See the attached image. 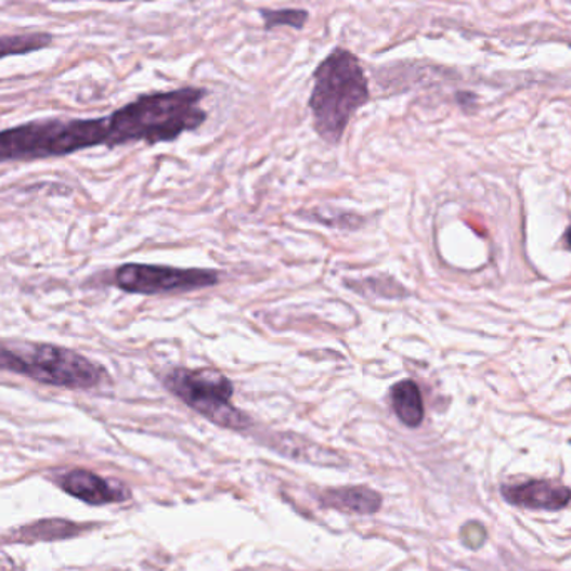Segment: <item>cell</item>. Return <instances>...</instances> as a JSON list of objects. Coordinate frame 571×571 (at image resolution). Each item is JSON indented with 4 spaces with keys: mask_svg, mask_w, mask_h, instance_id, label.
<instances>
[{
    "mask_svg": "<svg viewBox=\"0 0 571 571\" xmlns=\"http://www.w3.org/2000/svg\"><path fill=\"white\" fill-rule=\"evenodd\" d=\"M208 95L203 88H181L172 91L139 95L126 106L107 116V147L129 142H172L184 132L196 131L208 119L200 102Z\"/></svg>",
    "mask_w": 571,
    "mask_h": 571,
    "instance_id": "obj_1",
    "label": "cell"
},
{
    "mask_svg": "<svg viewBox=\"0 0 571 571\" xmlns=\"http://www.w3.org/2000/svg\"><path fill=\"white\" fill-rule=\"evenodd\" d=\"M372 99L363 64L350 49L335 48L313 73L310 106L313 128L329 146H338L351 119Z\"/></svg>",
    "mask_w": 571,
    "mask_h": 571,
    "instance_id": "obj_2",
    "label": "cell"
},
{
    "mask_svg": "<svg viewBox=\"0 0 571 571\" xmlns=\"http://www.w3.org/2000/svg\"><path fill=\"white\" fill-rule=\"evenodd\" d=\"M107 117L30 120L0 131V165L107 146Z\"/></svg>",
    "mask_w": 571,
    "mask_h": 571,
    "instance_id": "obj_3",
    "label": "cell"
},
{
    "mask_svg": "<svg viewBox=\"0 0 571 571\" xmlns=\"http://www.w3.org/2000/svg\"><path fill=\"white\" fill-rule=\"evenodd\" d=\"M0 369L69 390H92L109 381L106 369L94 361L46 342L0 339Z\"/></svg>",
    "mask_w": 571,
    "mask_h": 571,
    "instance_id": "obj_4",
    "label": "cell"
},
{
    "mask_svg": "<svg viewBox=\"0 0 571 571\" xmlns=\"http://www.w3.org/2000/svg\"><path fill=\"white\" fill-rule=\"evenodd\" d=\"M163 385L197 415L221 428L244 431L252 426V419L234 406L233 382L218 369H169L163 376Z\"/></svg>",
    "mask_w": 571,
    "mask_h": 571,
    "instance_id": "obj_5",
    "label": "cell"
},
{
    "mask_svg": "<svg viewBox=\"0 0 571 571\" xmlns=\"http://www.w3.org/2000/svg\"><path fill=\"white\" fill-rule=\"evenodd\" d=\"M114 281L117 288L131 295L156 296L212 288L219 283V274L212 270H184L128 262L116 271Z\"/></svg>",
    "mask_w": 571,
    "mask_h": 571,
    "instance_id": "obj_6",
    "label": "cell"
},
{
    "mask_svg": "<svg viewBox=\"0 0 571 571\" xmlns=\"http://www.w3.org/2000/svg\"><path fill=\"white\" fill-rule=\"evenodd\" d=\"M502 495L509 505L530 509L557 511L571 502V490L560 481L532 480L527 483L508 484L502 488Z\"/></svg>",
    "mask_w": 571,
    "mask_h": 571,
    "instance_id": "obj_7",
    "label": "cell"
},
{
    "mask_svg": "<svg viewBox=\"0 0 571 571\" xmlns=\"http://www.w3.org/2000/svg\"><path fill=\"white\" fill-rule=\"evenodd\" d=\"M61 486L74 498L82 499L89 505H107L128 498V490L114 486L109 481L88 470H73L63 478Z\"/></svg>",
    "mask_w": 571,
    "mask_h": 571,
    "instance_id": "obj_8",
    "label": "cell"
},
{
    "mask_svg": "<svg viewBox=\"0 0 571 571\" xmlns=\"http://www.w3.org/2000/svg\"><path fill=\"white\" fill-rule=\"evenodd\" d=\"M321 502L346 514L373 515L381 508L382 498L368 486H342L326 490Z\"/></svg>",
    "mask_w": 571,
    "mask_h": 571,
    "instance_id": "obj_9",
    "label": "cell"
},
{
    "mask_svg": "<svg viewBox=\"0 0 571 571\" xmlns=\"http://www.w3.org/2000/svg\"><path fill=\"white\" fill-rule=\"evenodd\" d=\"M394 415L407 428H418L425 419L421 391L413 379H401L390 390Z\"/></svg>",
    "mask_w": 571,
    "mask_h": 571,
    "instance_id": "obj_10",
    "label": "cell"
},
{
    "mask_svg": "<svg viewBox=\"0 0 571 571\" xmlns=\"http://www.w3.org/2000/svg\"><path fill=\"white\" fill-rule=\"evenodd\" d=\"M54 36L49 33L9 34L0 36V61L15 55L33 54L51 48Z\"/></svg>",
    "mask_w": 571,
    "mask_h": 571,
    "instance_id": "obj_11",
    "label": "cell"
},
{
    "mask_svg": "<svg viewBox=\"0 0 571 571\" xmlns=\"http://www.w3.org/2000/svg\"><path fill=\"white\" fill-rule=\"evenodd\" d=\"M348 288L361 296H379V298L400 299L407 296L406 289L391 276L366 277L361 281H348Z\"/></svg>",
    "mask_w": 571,
    "mask_h": 571,
    "instance_id": "obj_12",
    "label": "cell"
},
{
    "mask_svg": "<svg viewBox=\"0 0 571 571\" xmlns=\"http://www.w3.org/2000/svg\"><path fill=\"white\" fill-rule=\"evenodd\" d=\"M259 15L262 18V29H280V27H291L295 30L304 29L306 24L310 21V12L306 9H259Z\"/></svg>",
    "mask_w": 571,
    "mask_h": 571,
    "instance_id": "obj_13",
    "label": "cell"
},
{
    "mask_svg": "<svg viewBox=\"0 0 571 571\" xmlns=\"http://www.w3.org/2000/svg\"><path fill=\"white\" fill-rule=\"evenodd\" d=\"M69 528H76L74 524L64 523V521H44L30 528L27 535H36L37 538H63L69 535Z\"/></svg>",
    "mask_w": 571,
    "mask_h": 571,
    "instance_id": "obj_14",
    "label": "cell"
},
{
    "mask_svg": "<svg viewBox=\"0 0 571 571\" xmlns=\"http://www.w3.org/2000/svg\"><path fill=\"white\" fill-rule=\"evenodd\" d=\"M462 538L466 545L470 546V548H478V546L483 545L484 540H486V532H484V528L481 527V524H466V527L463 528Z\"/></svg>",
    "mask_w": 571,
    "mask_h": 571,
    "instance_id": "obj_15",
    "label": "cell"
},
{
    "mask_svg": "<svg viewBox=\"0 0 571 571\" xmlns=\"http://www.w3.org/2000/svg\"><path fill=\"white\" fill-rule=\"evenodd\" d=\"M98 2H154V0H98Z\"/></svg>",
    "mask_w": 571,
    "mask_h": 571,
    "instance_id": "obj_16",
    "label": "cell"
},
{
    "mask_svg": "<svg viewBox=\"0 0 571 571\" xmlns=\"http://www.w3.org/2000/svg\"><path fill=\"white\" fill-rule=\"evenodd\" d=\"M564 243H567V248L571 249V228L567 231V236H564Z\"/></svg>",
    "mask_w": 571,
    "mask_h": 571,
    "instance_id": "obj_17",
    "label": "cell"
}]
</instances>
